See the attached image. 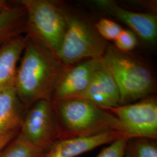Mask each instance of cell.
<instances>
[{
  "mask_svg": "<svg viewBox=\"0 0 157 157\" xmlns=\"http://www.w3.org/2000/svg\"><path fill=\"white\" fill-rule=\"evenodd\" d=\"M19 133H13L6 135L0 139V151L6 147L10 141L16 137Z\"/></svg>",
  "mask_w": 157,
  "mask_h": 157,
  "instance_id": "ffe728a7",
  "label": "cell"
},
{
  "mask_svg": "<svg viewBox=\"0 0 157 157\" xmlns=\"http://www.w3.org/2000/svg\"><path fill=\"white\" fill-rule=\"evenodd\" d=\"M12 6L0 12V46L26 32V12L25 7Z\"/></svg>",
  "mask_w": 157,
  "mask_h": 157,
  "instance_id": "5bb4252c",
  "label": "cell"
},
{
  "mask_svg": "<svg viewBox=\"0 0 157 157\" xmlns=\"http://www.w3.org/2000/svg\"><path fill=\"white\" fill-rule=\"evenodd\" d=\"M75 98L85 99L102 108L117 107L120 104L118 86L103 63L87 88Z\"/></svg>",
  "mask_w": 157,
  "mask_h": 157,
  "instance_id": "8fae6325",
  "label": "cell"
},
{
  "mask_svg": "<svg viewBox=\"0 0 157 157\" xmlns=\"http://www.w3.org/2000/svg\"><path fill=\"white\" fill-rule=\"evenodd\" d=\"M28 39L22 34L0 46V90L13 84Z\"/></svg>",
  "mask_w": 157,
  "mask_h": 157,
  "instance_id": "4fadbf2b",
  "label": "cell"
},
{
  "mask_svg": "<svg viewBox=\"0 0 157 157\" xmlns=\"http://www.w3.org/2000/svg\"><path fill=\"white\" fill-rule=\"evenodd\" d=\"M97 32L105 41H115L123 28L118 24L107 18H102L94 25Z\"/></svg>",
  "mask_w": 157,
  "mask_h": 157,
  "instance_id": "e0dca14e",
  "label": "cell"
},
{
  "mask_svg": "<svg viewBox=\"0 0 157 157\" xmlns=\"http://www.w3.org/2000/svg\"><path fill=\"white\" fill-rule=\"evenodd\" d=\"M129 137H123L113 141L103 148L97 157H124L126 145Z\"/></svg>",
  "mask_w": 157,
  "mask_h": 157,
  "instance_id": "d6986e66",
  "label": "cell"
},
{
  "mask_svg": "<svg viewBox=\"0 0 157 157\" xmlns=\"http://www.w3.org/2000/svg\"><path fill=\"white\" fill-rule=\"evenodd\" d=\"M123 137L130 138L128 135L113 131L90 137L59 139L45 152L44 157H78Z\"/></svg>",
  "mask_w": 157,
  "mask_h": 157,
  "instance_id": "30bf717a",
  "label": "cell"
},
{
  "mask_svg": "<svg viewBox=\"0 0 157 157\" xmlns=\"http://www.w3.org/2000/svg\"><path fill=\"white\" fill-rule=\"evenodd\" d=\"M52 103L58 126L59 140L90 137L113 131L124 133L117 118L90 101L71 98L52 101Z\"/></svg>",
  "mask_w": 157,
  "mask_h": 157,
  "instance_id": "7a4b0ae2",
  "label": "cell"
},
{
  "mask_svg": "<svg viewBox=\"0 0 157 157\" xmlns=\"http://www.w3.org/2000/svg\"><path fill=\"white\" fill-rule=\"evenodd\" d=\"M102 66L101 59H90L68 66L56 84L51 101L75 98L81 94Z\"/></svg>",
  "mask_w": 157,
  "mask_h": 157,
  "instance_id": "ba28073f",
  "label": "cell"
},
{
  "mask_svg": "<svg viewBox=\"0 0 157 157\" xmlns=\"http://www.w3.org/2000/svg\"><path fill=\"white\" fill-rule=\"evenodd\" d=\"M93 3L99 9L129 26L144 41L154 43L156 40L157 20L154 15L132 11L110 0H97Z\"/></svg>",
  "mask_w": 157,
  "mask_h": 157,
  "instance_id": "9c48e42d",
  "label": "cell"
},
{
  "mask_svg": "<svg viewBox=\"0 0 157 157\" xmlns=\"http://www.w3.org/2000/svg\"><path fill=\"white\" fill-rule=\"evenodd\" d=\"M67 30L57 58L67 66L90 59H101L108 44L94 25L85 18L63 8Z\"/></svg>",
  "mask_w": 157,
  "mask_h": 157,
  "instance_id": "5b68a950",
  "label": "cell"
},
{
  "mask_svg": "<svg viewBox=\"0 0 157 157\" xmlns=\"http://www.w3.org/2000/svg\"><path fill=\"white\" fill-rule=\"evenodd\" d=\"M12 6L9 2L4 0H0V12L9 10Z\"/></svg>",
  "mask_w": 157,
  "mask_h": 157,
  "instance_id": "44dd1931",
  "label": "cell"
},
{
  "mask_svg": "<svg viewBox=\"0 0 157 157\" xmlns=\"http://www.w3.org/2000/svg\"><path fill=\"white\" fill-rule=\"evenodd\" d=\"M124 157H157V141L146 137L128 140Z\"/></svg>",
  "mask_w": 157,
  "mask_h": 157,
  "instance_id": "9a60e30c",
  "label": "cell"
},
{
  "mask_svg": "<svg viewBox=\"0 0 157 157\" xmlns=\"http://www.w3.org/2000/svg\"><path fill=\"white\" fill-rule=\"evenodd\" d=\"M103 109L118 119L124 133L130 138L157 140V101L155 97H146L137 102Z\"/></svg>",
  "mask_w": 157,
  "mask_h": 157,
  "instance_id": "52a82bcc",
  "label": "cell"
},
{
  "mask_svg": "<svg viewBox=\"0 0 157 157\" xmlns=\"http://www.w3.org/2000/svg\"><path fill=\"white\" fill-rule=\"evenodd\" d=\"M25 109L17 97L14 83L0 90V139L19 133Z\"/></svg>",
  "mask_w": 157,
  "mask_h": 157,
  "instance_id": "7c38bea8",
  "label": "cell"
},
{
  "mask_svg": "<svg viewBox=\"0 0 157 157\" xmlns=\"http://www.w3.org/2000/svg\"><path fill=\"white\" fill-rule=\"evenodd\" d=\"M17 136L45 152L59 140L56 116L51 100H40L29 108Z\"/></svg>",
  "mask_w": 157,
  "mask_h": 157,
  "instance_id": "8992f818",
  "label": "cell"
},
{
  "mask_svg": "<svg viewBox=\"0 0 157 157\" xmlns=\"http://www.w3.org/2000/svg\"><path fill=\"white\" fill-rule=\"evenodd\" d=\"M45 154L17 136L0 151V157H44Z\"/></svg>",
  "mask_w": 157,
  "mask_h": 157,
  "instance_id": "2e32d148",
  "label": "cell"
},
{
  "mask_svg": "<svg viewBox=\"0 0 157 157\" xmlns=\"http://www.w3.org/2000/svg\"><path fill=\"white\" fill-rule=\"evenodd\" d=\"M19 2L26 12V35L57 57L67 27L63 7L48 0Z\"/></svg>",
  "mask_w": 157,
  "mask_h": 157,
  "instance_id": "277c9868",
  "label": "cell"
},
{
  "mask_svg": "<svg viewBox=\"0 0 157 157\" xmlns=\"http://www.w3.org/2000/svg\"><path fill=\"white\" fill-rule=\"evenodd\" d=\"M114 41L115 48L123 53L133 50L137 45L135 33L126 29H123Z\"/></svg>",
  "mask_w": 157,
  "mask_h": 157,
  "instance_id": "ac0fdd59",
  "label": "cell"
},
{
  "mask_svg": "<svg viewBox=\"0 0 157 157\" xmlns=\"http://www.w3.org/2000/svg\"><path fill=\"white\" fill-rule=\"evenodd\" d=\"M101 60L118 86L119 105L143 99L152 93L154 82L151 73L140 62L109 45Z\"/></svg>",
  "mask_w": 157,
  "mask_h": 157,
  "instance_id": "3957f363",
  "label": "cell"
},
{
  "mask_svg": "<svg viewBox=\"0 0 157 157\" xmlns=\"http://www.w3.org/2000/svg\"><path fill=\"white\" fill-rule=\"evenodd\" d=\"M20 59L14 87L23 107L29 108L40 100H51L56 84L68 66L28 37Z\"/></svg>",
  "mask_w": 157,
  "mask_h": 157,
  "instance_id": "6da1fadb",
  "label": "cell"
}]
</instances>
